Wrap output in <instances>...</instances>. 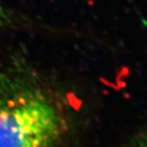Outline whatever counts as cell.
Masks as SVG:
<instances>
[{"mask_svg":"<svg viewBox=\"0 0 147 147\" xmlns=\"http://www.w3.org/2000/svg\"><path fill=\"white\" fill-rule=\"evenodd\" d=\"M0 86V147H55L62 117L45 94L13 82Z\"/></svg>","mask_w":147,"mask_h":147,"instance_id":"6da1fadb","label":"cell"},{"mask_svg":"<svg viewBox=\"0 0 147 147\" xmlns=\"http://www.w3.org/2000/svg\"><path fill=\"white\" fill-rule=\"evenodd\" d=\"M5 20H6V13L3 10L1 4H0V22L5 21Z\"/></svg>","mask_w":147,"mask_h":147,"instance_id":"7a4b0ae2","label":"cell"},{"mask_svg":"<svg viewBox=\"0 0 147 147\" xmlns=\"http://www.w3.org/2000/svg\"><path fill=\"white\" fill-rule=\"evenodd\" d=\"M140 147H147V139H145L142 142V146Z\"/></svg>","mask_w":147,"mask_h":147,"instance_id":"3957f363","label":"cell"}]
</instances>
